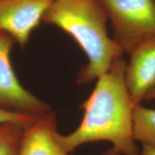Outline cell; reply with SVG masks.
<instances>
[{
    "label": "cell",
    "instance_id": "13",
    "mask_svg": "<svg viewBox=\"0 0 155 155\" xmlns=\"http://www.w3.org/2000/svg\"><path fill=\"white\" fill-rule=\"evenodd\" d=\"M155 99V88L153 89V90L151 91L147 94V96L145 98V100L150 101V100H153Z\"/></svg>",
    "mask_w": 155,
    "mask_h": 155
},
{
    "label": "cell",
    "instance_id": "8",
    "mask_svg": "<svg viewBox=\"0 0 155 155\" xmlns=\"http://www.w3.org/2000/svg\"><path fill=\"white\" fill-rule=\"evenodd\" d=\"M133 132L135 141L155 147V108L141 104L133 111Z\"/></svg>",
    "mask_w": 155,
    "mask_h": 155
},
{
    "label": "cell",
    "instance_id": "9",
    "mask_svg": "<svg viewBox=\"0 0 155 155\" xmlns=\"http://www.w3.org/2000/svg\"><path fill=\"white\" fill-rule=\"evenodd\" d=\"M25 127L17 124L0 126V155H18Z\"/></svg>",
    "mask_w": 155,
    "mask_h": 155
},
{
    "label": "cell",
    "instance_id": "6",
    "mask_svg": "<svg viewBox=\"0 0 155 155\" xmlns=\"http://www.w3.org/2000/svg\"><path fill=\"white\" fill-rule=\"evenodd\" d=\"M125 81L135 106L155 88V35L137 44L129 53Z\"/></svg>",
    "mask_w": 155,
    "mask_h": 155
},
{
    "label": "cell",
    "instance_id": "4",
    "mask_svg": "<svg viewBox=\"0 0 155 155\" xmlns=\"http://www.w3.org/2000/svg\"><path fill=\"white\" fill-rule=\"evenodd\" d=\"M15 44L10 36L0 32V108L35 116L51 111L50 105L19 83L10 61Z\"/></svg>",
    "mask_w": 155,
    "mask_h": 155
},
{
    "label": "cell",
    "instance_id": "5",
    "mask_svg": "<svg viewBox=\"0 0 155 155\" xmlns=\"http://www.w3.org/2000/svg\"><path fill=\"white\" fill-rule=\"evenodd\" d=\"M52 1L0 0V32L8 35L24 48Z\"/></svg>",
    "mask_w": 155,
    "mask_h": 155
},
{
    "label": "cell",
    "instance_id": "1",
    "mask_svg": "<svg viewBox=\"0 0 155 155\" xmlns=\"http://www.w3.org/2000/svg\"><path fill=\"white\" fill-rule=\"evenodd\" d=\"M127 63L117 58L108 72L97 79L91 94L81 108L83 119L74 131L60 135L71 153L81 145L106 141L121 155H139L133 132L134 105L125 81Z\"/></svg>",
    "mask_w": 155,
    "mask_h": 155
},
{
    "label": "cell",
    "instance_id": "12",
    "mask_svg": "<svg viewBox=\"0 0 155 155\" xmlns=\"http://www.w3.org/2000/svg\"><path fill=\"white\" fill-rule=\"evenodd\" d=\"M99 155H121L120 153L118 152L117 150H116V149H114L112 147L111 149H110V150H108L107 151H106L105 152L102 153V154H101Z\"/></svg>",
    "mask_w": 155,
    "mask_h": 155
},
{
    "label": "cell",
    "instance_id": "3",
    "mask_svg": "<svg viewBox=\"0 0 155 155\" xmlns=\"http://www.w3.org/2000/svg\"><path fill=\"white\" fill-rule=\"evenodd\" d=\"M111 22L114 40L127 54L155 35V0H96Z\"/></svg>",
    "mask_w": 155,
    "mask_h": 155
},
{
    "label": "cell",
    "instance_id": "2",
    "mask_svg": "<svg viewBox=\"0 0 155 155\" xmlns=\"http://www.w3.org/2000/svg\"><path fill=\"white\" fill-rule=\"evenodd\" d=\"M108 18L96 0H53L42 22L71 36L88 58L77 75L78 85L88 84L108 72L124 52L107 30Z\"/></svg>",
    "mask_w": 155,
    "mask_h": 155
},
{
    "label": "cell",
    "instance_id": "11",
    "mask_svg": "<svg viewBox=\"0 0 155 155\" xmlns=\"http://www.w3.org/2000/svg\"><path fill=\"white\" fill-rule=\"evenodd\" d=\"M142 147L139 155H155V147L147 144H141Z\"/></svg>",
    "mask_w": 155,
    "mask_h": 155
},
{
    "label": "cell",
    "instance_id": "7",
    "mask_svg": "<svg viewBox=\"0 0 155 155\" xmlns=\"http://www.w3.org/2000/svg\"><path fill=\"white\" fill-rule=\"evenodd\" d=\"M60 135L53 111L39 116L25 129L18 155H71L62 145Z\"/></svg>",
    "mask_w": 155,
    "mask_h": 155
},
{
    "label": "cell",
    "instance_id": "10",
    "mask_svg": "<svg viewBox=\"0 0 155 155\" xmlns=\"http://www.w3.org/2000/svg\"><path fill=\"white\" fill-rule=\"evenodd\" d=\"M38 116L17 113L0 108V126L5 124H17L23 127H28L35 121Z\"/></svg>",
    "mask_w": 155,
    "mask_h": 155
}]
</instances>
